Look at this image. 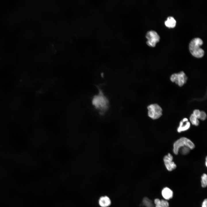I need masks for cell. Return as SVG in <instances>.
Listing matches in <instances>:
<instances>
[{"mask_svg": "<svg viewBox=\"0 0 207 207\" xmlns=\"http://www.w3.org/2000/svg\"><path fill=\"white\" fill-rule=\"evenodd\" d=\"M155 207H163L160 205H155Z\"/></svg>", "mask_w": 207, "mask_h": 207, "instance_id": "cell-20", "label": "cell"}, {"mask_svg": "<svg viewBox=\"0 0 207 207\" xmlns=\"http://www.w3.org/2000/svg\"><path fill=\"white\" fill-rule=\"evenodd\" d=\"M146 37L147 40L146 42L147 44L152 47H155L156 43L159 41L160 39L158 34L153 30L148 31L146 34Z\"/></svg>", "mask_w": 207, "mask_h": 207, "instance_id": "cell-6", "label": "cell"}, {"mask_svg": "<svg viewBox=\"0 0 207 207\" xmlns=\"http://www.w3.org/2000/svg\"><path fill=\"white\" fill-rule=\"evenodd\" d=\"M191 149L188 147L185 146L180 147L179 150V152L182 155H186L188 154L190 152Z\"/></svg>", "mask_w": 207, "mask_h": 207, "instance_id": "cell-13", "label": "cell"}, {"mask_svg": "<svg viewBox=\"0 0 207 207\" xmlns=\"http://www.w3.org/2000/svg\"><path fill=\"white\" fill-rule=\"evenodd\" d=\"M201 185L203 188H205L207 186V176L205 173H204L201 177Z\"/></svg>", "mask_w": 207, "mask_h": 207, "instance_id": "cell-15", "label": "cell"}, {"mask_svg": "<svg viewBox=\"0 0 207 207\" xmlns=\"http://www.w3.org/2000/svg\"><path fill=\"white\" fill-rule=\"evenodd\" d=\"M207 157H206V162H205V164H206V166H207Z\"/></svg>", "mask_w": 207, "mask_h": 207, "instance_id": "cell-21", "label": "cell"}, {"mask_svg": "<svg viewBox=\"0 0 207 207\" xmlns=\"http://www.w3.org/2000/svg\"><path fill=\"white\" fill-rule=\"evenodd\" d=\"M165 24L166 26L169 28H173L176 25V21L173 17L169 16L165 22Z\"/></svg>", "mask_w": 207, "mask_h": 207, "instance_id": "cell-11", "label": "cell"}, {"mask_svg": "<svg viewBox=\"0 0 207 207\" xmlns=\"http://www.w3.org/2000/svg\"><path fill=\"white\" fill-rule=\"evenodd\" d=\"M156 205H160L163 207H168L169 204L168 202L166 200H160L158 203Z\"/></svg>", "mask_w": 207, "mask_h": 207, "instance_id": "cell-16", "label": "cell"}, {"mask_svg": "<svg viewBox=\"0 0 207 207\" xmlns=\"http://www.w3.org/2000/svg\"><path fill=\"white\" fill-rule=\"evenodd\" d=\"M203 44L202 40L199 38L193 39L189 44V49L191 54L195 57L200 58L204 54V50L200 47Z\"/></svg>", "mask_w": 207, "mask_h": 207, "instance_id": "cell-2", "label": "cell"}, {"mask_svg": "<svg viewBox=\"0 0 207 207\" xmlns=\"http://www.w3.org/2000/svg\"><path fill=\"white\" fill-rule=\"evenodd\" d=\"M161 194L165 200H169L173 197V193L172 191L170 188L165 187L162 189Z\"/></svg>", "mask_w": 207, "mask_h": 207, "instance_id": "cell-10", "label": "cell"}, {"mask_svg": "<svg viewBox=\"0 0 207 207\" xmlns=\"http://www.w3.org/2000/svg\"><path fill=\"white\" fill-rule=\"evenodd\" d=\"M98 204L100 207H109L112 204V201L108 196L102 195L99 198Z\"/></svg>", "mask_w": 207, "mask_h": 207, "instance_id": "cell-8", "label": "cell"}, {"mask_svg": "<svg viewBox=\"0 0 207 207\" xmlns=\"http://www.w3.org/2000/svg\"><path fill=\"white\" fill-rule=\"evenodd\" d=\"M140 205L145 207H155L152 200L145 197L143 198L141 203Z\"/></svg>", "mask_w": 207, "mask_h": 207, "instance_id": "cell-12", "label": "cell"}, {"mask_svg": "<svg viewBox=\"0 0 207 207\" xmlns=\"http://www.w3.org/2000/svg\"><path fill=\"white\" fill-rule=\"evenodd\" d=\"M173 156L170 153L165 156L163 160L165 166L168 170L171 171L175 169L177 167L176 164L173 161Z\"/></svg>", "mask_w": 207, "mask_h": 207, "instance_id": "cell-7", "label": "cell"}, {"mask_svg": "<svg viewBox=\"0 0 207 207\" xmlns=\"http://www.w3.org/2000/svg\"><path fill=\"white\" fill-rule=\"evenodd\" d=\"M190 126V123L188 121L187 118H183L179 122V125L177 128V131L178 133L187 131L189 129Z\"/></svg>", "mask_w": 207, "mask_h": 207, "instance_id": "cell-9", "label": "cell"}, {"mask_svg": "<svg viewBox=\"0 0 207 207\" xmlns=\"http://www.w3.org/2000/svg\"><path fill=\"white\" fill-rule=\"evenodd\" d=\"M207 200L205 199L203 201L202 204V207H207Z\"/></svg>", "mask_w": 207, "mask_h": 207, "instance_id": "cell-19", "label": "cell"}, {"mask_svg": "<svg viewBox=\"0 0 207 207\" xmlns=\"http://www.w3.org/2000/svg\"><path fill=\"white\" fill-rule=\"evenodd\" d=\"M186 146L192 150L195 147L194 143L187 138L182 137L176 141L173 144V151L176 155L178 154L179 148L183 146Z\"/></svg>", "mask_w": 207, "mask_h": 207, "instance_id": "cell-3", "label": "cell"}, {"mask_svg": "<svg viewBox=\"0 0 207 207\" xmlns=\"http://www.w3.org/2000/svg\"><path fill=\"white\" fill-rule=\"evenodd\" d=\"M206 114L205 112L203 111H200L199 119L202 120H204L206 119Z\"/></svg>", "mask_w": 207, "mask_h": 207, "instance_id": "cell-17", "label": "cell"}, {"mask_svg": "<svg viewBox=\"0 0 207 207\" xmlns=\"http://www.w3.org/2000/svg\"><path fill=\"white\" fill-rule=\"evenodd\" d=\"M187 78L183 71L178 73L172 74L170 77V80L172 82H175L180 87L182 86L186 83Z\"/></svg>", "mask_w": 207, "mask_h": 207, "instance_id": "cell-5", "label": "cell"}, {"mask_svg": "<svg viewBox=\"0 0 207 207\" xmlns=\"http://www.w3.org/2000/svg\"><path fill=\"white\" fill-rule=\"evenodd\" d=\"M147 109L148 116L153 119H158L162 115V109L157 104H150L147 106Z\"/></svg>", "mask_w": 207, "mask_h": 207, "instance_id": "cell-4", "label": "cell"}, {"mask_svg": "<svg viewBox=\"0 0 207 207\" xmlns=\"http://www.w3.org/2000/svg\"><path fill=\"white\" fill-rule=\"evenodd\" d=\"M189 119L190 122L193 125L195 126H198L199 125V121L198 119L193 114L190 115Z\"/></svg>", "mask_w": 207, "mask_h": 207, "instance_id": "cell-14", "label": "cell"}, {"mask_svg": "<svg viewBox=\"0 0 207 207\" xmlns=\"http://www.w3.org/2000/svg\"><path fill=\"white\" fill-rule=\"evenodd\" d=\"M98 94L93 97L92 100V105L99 110L101 114H103L108 107L109 101L102 91L99 89Z\"/></svg>", "mask_w": 207, "mask_h": 207, "instance_id": "cell-1", "label": "cell"}, {"mask_svg": "<svg viewBox=\"0 0 207 207\" xmlns=\"http://www.w3.org/2000/svg\"><path fill=\"white\" fill-rule=\"evenodd\" d=\"M200 111L198 109L195 110L193 112L192 114L195 117L198 119H199Z\"/></svg>", "mask_w": 207, "mask_h": 207, "instance_id": "cell-18", "label": "cell"}]
</instances>
